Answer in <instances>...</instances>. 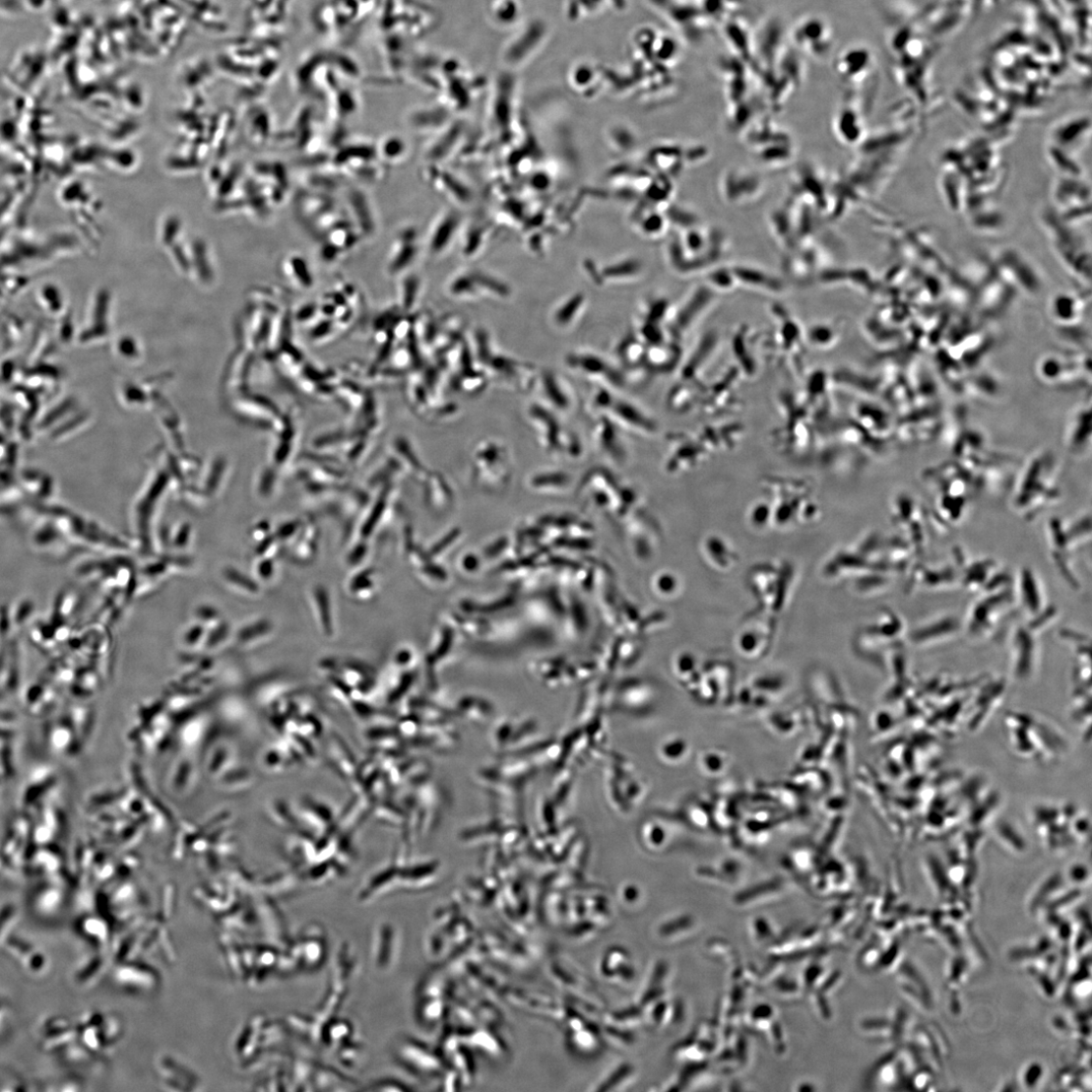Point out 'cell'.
<instances>
[{"mask_svg": "<svg viewBox=\"0 0 1092 1092\" xmlns=\"http://www.w3.org/2000/svg\"><path fill=\"white\" fill-rule=\"evenodd\" d=\"M1053 459L1036 456L1025 468L1016 483L1012 508L1027 522L1034 521L1049 507L1060 500V488L1054 472Z\"/></svg>", "mask_w": 1092, "mask_h": 1092, "instance_id": "1", "label": "cell"}, {"mask_svg": "<svg viewBox=\"0 0 1092 1092\" xmlns=\"http://www.w3.org/2000/svg\"><path fill=\"white\" fill-rule=\"evenodd\" d=\"M1049 551L1061 577L1072 587L1079 589L1080 581L1074 569L1077 549L1091 542L1090 514H1083L1072 521L1053 517L1047 524Z\"/></svg>", "mask_w": 1092, "mask_h": 1092, "instance_id": "2", "label": "cell"}, {"mask_svg": "<svg viewBox=\"0 0 1092 1092\" xmlns=\"http://www.w3.org/2000/svg\"><path fill=\"white\" fill-rule=\"evenodd\" d=\"M1016 610L1012 584L978 594L967 617L963 621V632L976 642H988L996 638L1005 623Z\"/></svg>", "mask_w": 1092, "mask_h": 1092, "instance_id": "3", "label": "cell"}, {"mask_svg": "<svg viewBox=\"0 0 1092 1092\" xmlns=\"http://www.w3.org/2000/svg\"><path fill=\"white\" fill-rule=\"evenodd\" d=\"M1013 591L1016 610L1023 616V621L1044 634L1056 622L1059 610L1048 600L1038 575L1030 568H1023L1013 578Z\"/></svg>", "mask_w": 1092, "mask_h": 1092, "instance_id": "4", "label": "cell"}, {"mask_svg": "<svg viewBox=\"0 0 1092 1092\" xmlns=\"http://www.w3.org/2000/svg\"><path fill=\"white\" fill-rule=\"evenodd\" d=\"M1042 633L1025 621L1014 624L1009 634V657L1012 673L1019 679L1030 677L1038 665Z\"/></svg>", "mask_w": 1092, "mask_h": 1092, "instance_id": "5", "label": "cell"}, {"mask_svg": "<svg viewBox=\"0 0 1092 1092\" xmlns=\"http://www.w3.org/2000/svg\"><path fill=\"white\" fill-rule=\"evenodd\" d=\"M463 217L454 207L441 210L432 220L422 240L423 253L430 259H438L454 247L462 233Z\"/></svg>", "mask_w": 1092, "mask_h": 1092, "instance_id": "6", "label": "cell"}, {"mask_svg": "<svg viewBox=\"0 0 1092 1092\" xmlns=\"http://www.w3.org/2000/svg\"><path fill=\"white\" fill-rule=\"evenodd\" d=\"M895 521L903 539L914 548L917 555L924 553L927 545V523L929 516L923 506L911 495H901L895 501Z\"/></svg>", "mask_w": 1092, "mask_h": 1092, "instance_id": "7", "label": "cell"}, {"mask_svg": "<svg viewBox=\"0 0 1092 1092\" xmlns=\"http://www.w3.org/2000/svg\"><path fill=\"white\" fill-rule=\"evenodd\" d=\"M963 632V620L953 614L930 618L908 633V643L919 649L948 645Z\"/></svg>", "mask_w": 1092, "mask_h": 1092, "instance_id": "8", "label": "cell"}, {"mask_svg": "<svg viewBox=\"0 0 1092 1092\" xmlns=\"http://www.w3.org/2000/svg\"><path fill=\"white\" fill-rule=\"evenodd\" d=\"M422 252V240L418 225H403L397 231L386 258L388 272L391 275L407 272Z\"/></svg>", "mask_w": 1092, "mask_h": 1092, "instance_id": "9", "label": "cell"}, {"mask_svg": "<svg viewBox=\"0 0 1092 1092\" xmlns=\"http://www.w3.org/2000/svg\"><path fill=\"white\" fill-rule=\"evenodd\" d=\"M910 590H952L960 587L959 572L955 561L916 563L910 570Z\"/></svg>", "mask_w": 1092, "mask_h": 1092, "instance_id": "10", "label": "cell"}, {"mask_svg": "<svg viewBox=\"0 0 1092 1092\" xmlns=\"http://www.w3.org/2000/svg\"><path fill=\"white\" fill-rule=\"evenodd\" d=\"M424 181L448 203L462 207L471 201V191L465 182L444 164L426 163L422 170Z\"/></svg>", "mask_w": 1092, "mask_h": 1092, "instance_id": "11", "label": "cell"}, {"mask_svg": "<svg viewBox=\"0 0 1092 1092\" xmlns=\"http://www.w3.org/2000/svg\"><path fill=\"white\" fill-rule=\"evenodd\" d=\"M793 34L797 46L813 58L825 56L833 44L831 28L822 19L812 16L801 20Z\"/></svg>", "mask_w": 1092, "mask_h": 1092, "instance_id": "12", "label": "cell"}, {"mask_svg": "<svg viewBox=\"0 0 1092 1092\" xmlns=\"http://www.w3.org/2000/svg\"><path fill=\"white\" fill-rule=\"evenodd\" d=\"M347 216L362 239L378 231V218L369 196L359 187H351L345 196Z\"/></svg>", "mask_w": 1092, "mask_h": 1092, "instance_id": "13", "label": "cell"}, {"mask_svg": "<svg viewBox=\"0 0 1092 1092\" xmlns=\"http://www.w3.org/2000/svg\"><path fill=\"white\" fill-rule=\"evenodd\" d=\"M464 135L463 126L450 121L443 129L430 136L424 149L423 160L425 163L444 164L453 159Z\"/></svg>", "mask_w": 1092, "mask_h": 1092, "instance_id": "14", "label": "cell"}, {"mask_svg": "<svg viewBox=\"0 0 1092 1092\" xmlns=\"http://www.w3.org/2000/svg\"><path fill=\"white\" fill-rule=\"evenodd\" d=\"M7 950L32 973H41L48 966L45 954L31 941L11 934L5 941Z\"/></svg>", "mask_w": 1092, "mask_h": 1092, "instance_id": "15", "label": "cell"}, {"mask_svg": "<svg viewBox=\"0 0 1092 1092\" xmlns=\"http://www.w3.org/2000/svg\"><path fill=\"white\" fill-rule=\"evenodd\" d=\"M75 1035L71 1023L62 1015L50 1016L40 1027L39 1037L44 1049L54 1051L65 1048Z\"/></svg>", "mask_w": 1092, "mask_h": 1092, "instance_id": "16", "label": "cell"}, {"mask_svg": "<svg viewBox=\"0 0 1092 1092\" xmlns=\"http://www.w3.org/2000/svg\"><path fill=\"white\" fill-rule=\"evenodd\" d=\"M376 156L384 164L397 165L404 162L410 154L407 140L399 134H387L375 144Z\"/></svg>", "mask_w": 1092, "mask_h": 1092, "instance_id": "17", "label": "cell"}, {"mask_svg": "<svg viewBox=\"0 0 1092 1092\" xmlns=\"http://www.w3.org/2000/svg\"><path fill=\"white\" fill-rule=\"evenodd\" d=\"M449 116L441 110H424L414 112L408 117L407 124L411 131L419 135L432 136L443 129L449 122Z\"/></svg>", "mask_w": 1092, "mask_h": 1092, "instance_id": "18", "label": "cell"}, {"mask_svg": "<svg viewBox=\"0 0 1092 1092\" xmlns=\"http://www.w3.org/2000/svg\"><path fill=\"white\" fill-rule=\"evenodd\" d=\"M542 392L552 406L557 409H568L571 403L570 394L559 379L551 373H545L542 379Z\"/></svg>", "mask_w": 1092, "mask_h": 1092, "instance_id": "19", "label": "cell"}, {"mask_svg": "<svg viewBox=\"0 0 1092 1092\" xmlns=\"http://www.w3.org/2000/svg\"><path fill=\"white\" fill-rule=\"evenodd\" d=\"M1089 413V408L1086 412L1084 409L1077 412L1076 416L1072 419V423L1069 425V430H1067V446H1069L1070 450L1074 451V453L1084 448L1085 445L1083 444H1085V439H1087L1088 441L1090 439V437L1085 436L1084 429L1085 418L1088 416Z\"/></svg>", "mask_w": 1092, "mask_h": 1092, "instance_id": "20", "label": "cell"}, {"mask_svg": "<svg viewBox=\"0 0 1092 1092\" xmlns=\"http://www.w3.org/2000/svg\"><path fill=\"white\" fill-rule=\"evenodd\" d=\"M19 916V908L13 903L0 907V944H4L11 935L10 932L17 924Z\"/></svg>", "mask_w": 1092, "mask_h": 1092, "instance_id": "21", "label": "cell"}, {"mask_svg": "<svg viewBox=\"0 0 1092 1092\" xmlns=\"http://www.w3.org/2000/svg\"><path fill=\"white\" fill-rule=\"evenodd\" d=\"M810 342L817 347H826L835 345L836 331L834 327L828 325H818L810 331Z\"/></svg>", "mask_w": 1092, "mask_h": 1092, "instance_id": "22", "label": "cell"}, {"mask_svg": "<svg viewBox=\"0 0 1092 1092\" xmlns=\"http://www.w3.org/2000/svg\"><path fill=\"white\" fill-rule=\"evenodd\" d=\"M6 1019V1009L3 1004H0V1028H2Z\"/></svg>", "mask_w": 1092, "mask_h": 1092, "instance_id": "23", "label": "cell"}]
</instances>
